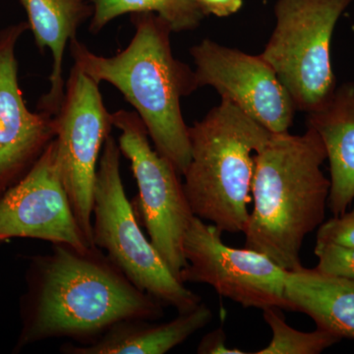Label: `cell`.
<instances>
[{
    "mask_svg": "<svg viewBox=\"0 0 354 354\" xmlns=\"http://www.w3.org/2000/svg\"><path fill=\"white\" fill-rule=\"evenodd\" d=\"M127 48L113 57L92 53L70 41L75 66L95 82L111 84L143 121L156 151L183 176L191 160L189 127L181 99L198 88L195 72L172 55L169 25L153 13H138Z\"/></svg>",
    "mask_w": 354,
    "mask_h": 354,
    "instance_id": "obj_2",
    "label": "cell"
},
{
    "mask_svg": "<svg viewBox=\"0 0 354 354\" xmlns=\"http://www.w3.org/2000/svg\"><path fill=\"white\" fill-rule=\"evenodd\" d=\"M274 133L221 99L189 127L191 160L184 191L193 214L223 234H244L252 200L255 155Z\"/></svg>",
    "mask_w": 354,
    "mask_h": 354,
    "instance_id": "obj_4",
    "label": "cell"
},
{
    "mask_svg": "<svg viewBox=\"0 0 354 354\" xmlns=\"http://www.w3.org/2000/svg\"><path fill=\"white\" fill-rule=\"evenodd\" d=\"M15 351L51 339L92 344L116 323L157 321L165 306L137 288L97 247L53 244L31 258Z\"/></svg>",
    "mask_w": 354,
    "mask_h": 354,
    "instance_id": "obj_1",
    "label": "cell"
},
{
    "mask_svg": "<svg viewBox=\"0 0 354 354\" xmlns=\"http://www.w3.org/2000/svg\"><path fill=\"white\" fill-rule=\"evenodd\" d=\"M253 211L245 247L268 256L286 271L301 269L305 237L325 220L330 181L321 167L325 146L315 130L272 134L255 155Z\"/></svg>",
    "mask_w": 354,
    "mask_h": 354,
    "instance_id": "obj_3",
    "label": "cell"
},
{
    "mask_svg": "<svg viewBox=\"0 0 354 354\" xmlns=\"http://www.w3.org/2000/svg\"><path fill=\"white\" fill-rule=\"evenodd\" d=\"M205 13L213 14L216 17H227L239 12L242 7V0H197Z\"/></svg>",
    "mask_w": 354,
    "mask_h": 354,
    "instance_id": "obj_22",
    "label": "cell"
},
{
    "mask_svg": "<svg viewBox=\"0 0 354 354\" xmlns=\"http://www.w3.org/2000/svg\"><path fill=\"white\" fill-rule=\"evenodd\" d=\"M317 242H328L354 248V206L351 211L323 221L317 228Z\"/></svg>",
    "mask_w": 354,
    "mask_h": 354,
    "instance_id": "obj_20",
    "label": "cell"
},
{
    "mask_svg": "<svg viewBox=\"0 0 354 354\" xmlns=\"http://www.w3.org/2000/svg\"><path fill=\"white\" fill-rule=\"evenodd\" d=\"M317 271L330 276L354 279V248L328 242H317Z\"/></svg>",
    "mask_w": 354,
    "mask_h": 354,
    "instance_id": "obj_19",
    "label": "cell"
},
{
    "mask_svg": "<svg viewBox=\"0 0 354 354\" xmlns=\"http://www.w3.org/2000/svg\"><path fill=\"white\" fill-rule=\"evenodd\" d=\"M27 23L0 32V196L19 181L55 139V115L32 113L18 81L16 46Z\"/></svg>",
    "mask_w": 354,
    "mask_h": 354,
    "instance_id": "obj_12",
    "label": "cell"
},
{
    "mask_svg": "<svg viewBox=\"0 0 354 354\" xmlns=\"http://www.w3.org/2000/svg\"><path fill=\"white\" fill-rule=\"evenodd\" d=\"M286 293L293 311L309 316L317 329L354 339V279L302 267L286 272Z\"/></svg>",
    "mask_w": 354,
    "mask_h": 354,
    "instance_id": "obj_15",
    "label": "cell"
},
{
    "mask_svg": "<svg viewBox=\"0 0 354 354\" xmlns=\"http://www.w3.org/2000/svg\"><path fill=\"white\" fill-rule=\"evenodd\" d=\"M121 150L109 134L97 165L93 206V243L140 290L178 313L192 311L201 297L186 288L165 264L140 227L120 174Z\"/></svg>",
    "mask_w": 354,
    "mask_h": 354,
    "instance_id": "obj_5",
    "label": "cell"
},
{
    "mask_svg": "<svg viewBox=\"0 0 354 354\" xmlns=\"http://www.w3.org/2000/svg\"><path fill=\"white\" fill-rule=\"evenodd\" d=\"M213 320V312L200 304L192 311L178 313L165 323L131 319L109 328L92 344H65L64 354H164L185 342Z\"/></svg>",
    "mask_w": 354,
    "mask_h": 354,
    "instance_id": "obj_14",
    "label": "cell"
},
{
    "mask_svg": "<svg viewBox=\"0 0 354 354\" xmlns=\"http://www.w3.org/2000/svg\"><path fill=\"white\" fill-rule=\"evenodd\" d=\"M183 251L187 265L178 276L183 283H206L245 308L293 311L286 293L288 271L253 249L227 246L215 225L194 216Z\"/></svg>",
    "mask_w": 354,
    "mask_h": 354,
    "instance_id": "obj_9",
    "label": "cell"
},
{
    "mask_svg": "<svg viewBox=\"0 0 354 354\" xmlns=\"http://www.w3.org/2000/svg\"><path fill=\"white\" fill-rule=\"evenodd\" d=\"M15 237L91 245L70 204L60 176L55 139L19 181L0 196V242Z\"/></svg>",
    "mask_w": 354,
    "mask_h": 354,
    "instance_id": "obj_11",
    "label": "cell"
},
{
    "mask_svg": "<svg viewBox=\"0 0 354 354\" xmlns=\"http://www.w3.org/2000/svg\"><path fill=\"white\" fill-rule=\"evenodd\" d=\"M111 122L120 130L118 145L129 160L138 186L133 204L139 223H143L160 257L178 279L186 267L183 243L194 218L178 172L167 158L153 151L143 121L136 113L118 111Z\"/></svg>",
    "mask_w": 354,
    "mask_h": 354,
    "instance_id": "obj_7",
    "label": "cell"
},
{
    "mask_svg": "<svg viewBox=\"0 0 354 354\" xmlns=\"http://www.w3.org/2000/svg\"><path fill=\"white\" fill-rule=\"evenodd\" d=\"M197 353L200 354H244L239 348H228L227 346V335L221 328L203 337L197 348Z\"/></svg>",
    "mask_w": 354,
    "mask_h": 354,
    "instance_id": "obj_21",
    "label": "cell"
},
{
    "mask_svg": "<svg viewBox=\"0 0 354 354\" xmlns=\"http://www.w3.org/2000/svg\"><path fill=\"white\" fill-rule=\"evenodd\" d=\"M94 6L90 30L97 34L127 13H157L172 32L196 29L205 13L197 0H88Z\"/></svg>",
    "mask_w": 354,
    "mask_h": 354,
    "instance_id": "obj_17",
    "label": "cell"
},
{
    "mask_svg": "<svg viewBox=\"0 0 354 354\" xmlns=\"http://www.w3.org/2000/svg\"><path fill=\"white\" fill-rule=\"evenodd\" d=\"M353 0H278L276 27L261 57L295 102L310 113L334 94L330 44L335 25Z\"/></svg>",
    "mask_w": 354,
    "mask_h": 354,
    "instance_id": "obj_6",
    "label": "cell"
},
{
    "mask_svg": "<svg viewBox=\"0 0 354 354\" xmlns=\"http://www.w3.org/2000/svg\"><path fill=\"white\" fill-rule=\"evenodd\" d=\"M29 18L37 46L53 55L50 88L39 102V111L55 115L64 100V59L67 44L76 39L77 30L90 11L83 0H21Z\"/></svg>",
    "mask_w": 354,
    "mask_h": 354,
    "instance_id": "obj_16",
    "label": "cell"
},
{
    "mask_svg": "<svg viewBox=\"0 0 354 354\" xmlns=\"http://www.w3.org/2000/svg\"><path fill=\"white\" fill-rule=\"evenodd\" d=\"M263 318L272 330V341L257 354H318L342 341L326 330L301 332L293 329L279 312V308L263 310Z\"/></svg>",
    "mask_w": 354,
    "mask_h": 354,
    "instance_id": "obj_18",
    "label": "cell"
},
{
    "mask_svg": "<svg viewBox=\"0 0 354 354\" xmlns=\"http://www.w3.org/2000/svg\"><path fill=\"white\" fill-rule=\"evenodd\" d=\"M307 125L320 136L329 160L328 207L342 215L354 201V83L337 87L329 101L308 113Z\"/></svg>",
    "mask_w": 354,
    "mask_h": 354,
    "instance_id": "obj_13",
    "label": "cell"
},
{
    "mask_svg": "<svg viewBox=\"0 0 354 354\" xmlns=\"http://www.w3.org/2000/svg\"><path fill=\"white\" fill-rule=\"evenodd\" d=\"M198 88L212 86L221 99L232 102L274 134L288 132L295 118L292 97L261 55L203 39L193 46Z\"/></svg>",
    "mask_w": 354,
    "mask_h": 354,
    "instance_id": "obj_10",
    "label": "cell"
},
{
    "mask_svg": "<svg viewBox=\"0 0 354 354\" xmlns=\"http://www.w3.org/2000/svg\"><path fill=\"white\" fill-rule=\"evenodd\" d=\"M60 176L70 204L88 243H93V206L100 153L111 127L99 83L74 65L55 115Z\"/></svg>",
    "mask_w": 354,
    "mask_h": 354,
    "instance_id": "obj_8",
    "label": "cell"
}]
</instances>
